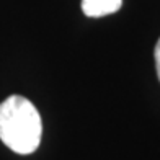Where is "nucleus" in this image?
Here are the masks:
<instances>
[{"instance_id": "3", "label": "nucleus", "mask_w": 160, "mask_h": 160, "mask_svg": "<svg viewBox=\"0 0 160 160\" xmlns=\"http://www.w3.org/2000/svg\"><path fill=\"white\" fill-rule=\"evenodd\" d=\"M154 56H155V67H157V77L160 80V39L157 41L155 44V51H154Z\"/></svg>"}, {"instance_id": "1", "label": "nucleus", "mask_w": 160, "mask_h": 160, "mask_svg": "<svg viewBox=\"0 0 160 160\" xmlns=\"http://www.w3.org/2000/svg\"><path fill=\"white\" fill-rule=\"evenodd\" d=\"M42 122L36 106L21 95L0 103V141L13 152L28 155L39 147Z\"/></svg>"}, {"instance_id": "2", "label": "nucleus", "mask_w": 160, "mask_h": 160, "mask_svg": "<svg viewBox=\"0 0 160 160\" xmlns=\"http://www.w3.org/2000/svg\"><path fill=\"white\" fill-rule=\"evenodd\" d=\"M121 5L122 0H82V10L90 18L111 15L121 8Z\"/></svg>"}]
</instances>
